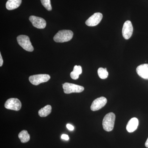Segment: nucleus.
<instances>
[{
	"label": "nucleus",
	"mask_w": 148,
	"mask_h": 148,
	"mask_svg": "<svg viewBox=\"0 0 148 148\" xmlns=\"http://www.w3.org/2000/svg\"><path fill=\"white\" fill-rule=\"evenodd\" d=\"M115 118V115L113 112L109 113L105 116L103 121V126L104 130L107 132H110L113 130Z\"/></svg>",
	"instance_id": "2"
},
{
	"label": "nucleus",
	"mask_w": 148,
	"mask_h": 148,
	"mask_svg": "<svg viewBox=\"0 0 148 148\" xmlns=\"http://www.w3.org/2000/svg\"><path fill=\"white\" fill-rule=\"evenodd\" d=\"M51 107L50 105H47L39 110V115L42 117L47 116L51 113Z\"/></svg>",
	"instance_id": "15"
},
{
	"label": "nucleus",
	"mask_w": 148,
	"mask_h": 148,
	"mask_svg": "<svg viewBox=\"0 0 148 148\" xmlns=\"http://www.w3.org/2000/svg\"><path fill=\"white\" fill-rule=\"evenodd\" d=\"M103 14L100 12H96L90 16L86 21V24L89 27H94L100 23L103 18Z\"/></svg>",
	"instance_id": "7"
},
{
	"label": "nucleus",
	"mask_w": 148,
	"mask_h": 148,
	"mask_svg": "<svg viewBox=\"0 0 148 148\" xmlns=\"http://www.w3.org/2000/svg\"><path fill=\"white\" fill-rule=\"evenodd\" d=\"M42 4L47 10L51 11L52 10L50 0H41Z\"/></svg>",
	"instance_id": "18"
},
{
	"label": "nucleus",
	"mask_w": 148,
	"mask_h": 148,
	"mask_svg": "<svg viewBox=\"0 0 148 148\" xmlns=\"http://www.w3.org/2000/svg\"><path fill=\"white\" fill-rule=\"evenodd\" d=\"M50 79V76L47 74H38L29 77V80L32 84L36 86L42 83L47 82Z\"/></svg>",
	"instance_id": "4"
},
{
	"label": "nucleus",
	"mask_w": 148,
	"mask_h": 148,
	"mask_svg": "<svg viewBox=\"0 0 148 148\" xmlns=\"http://www.w3.org/2000/svg\"><path fill=\"white\" fill-rule=\"evenodd\" d=\"M29 19L33 26L38 29H43L46 26V21L41 17L31 16L29 17Z\"/></svg>",
	"instance_id": "8"
},
{
	"label": "nucleus",
	"mask_w": 148,
	"mask_h": 148,
	"mask_svg": "<svg viewBox=\"0 0 148 148\" xmlns=\"http://www.w3.org/2000/svg\"><path fill=\"white\" fill-rule=\"evenodd\" d=\"M139 121L136 118H132L130 120L126 126V130L129 132H134L138 128Z\"/></svg>",
	"instance_id": "12"
},
{
	"label": "nucleus",
	"mask_w": 148,
	"mask_h": 148,
	"mask_svg": "<svg viewBox=\"0 0 148 148\" xmlns=\"http://www.w3.org/2000/svg\"><path fill=\"white\" fill-rule=\"evenodd\" d=\"M61 138L63 140H69V136L68 135H66V134H63V135H61Z\"/></svg>",
	"instance_id": "20"
},
{
	"label": "nucleus",
	"mask_w": 148,
	"mask_h": 148,
	"mask_svg": "<svg viewBox=\"0 0 148 148\" xmlns=\"http://www.w3.org/2000/svg\"><path fill=\"white\" fill-rule=\"evenodd\" d=\"M133 28L131 21L127 20L125 22L122 29V35L125 39H129L132 36Z\"/></svg>",
	"instance_id": "9"
},
{
	"label": "nucleus",
	"mask_w": 148,
	"mask_h": 148,
	"mask_svg": "<svg viewBox=\"0 0 148 148\" xmlns=\"http://www.w3.org/2000/svg\"><path fill=\"white\" fill-rule=\"evenodd\" d=\"M3 63V61L1 53H0V66L1 67L2 66Z\"/></svg>",
	"instance_id": "21"
},
{
	"label": "nucleus",
	"mask_w": 148,
	"mask_h": 148,
	"mask_svg": "<svg viewBox=\"0 0 148 148\" xmlns=\"http://www.w3.org/2000/svg\"><path fill=\"white\" fill-rule=\"evenodd\" d=\"M22 0H8L6 3V8L8 10H13L19 7Z\"/></svg>",
	"instance_id": "13"
},
{
	"label": "nucleus",
	"mask_w": 148,
	"mask_h": 148,
	"mask_svg": "<svg viewBox=\"0 0 148 148\" xmlns=\"http://www.w3.org/2000/svg\"><path fill=\"white\" fill-rule=\"evenodd\" d=\"M145 146L146 147L148 148V138L147 139V141L146 142L145 144Z\"/></svg>",
	"instance_id": "22"
},
{
	"label": "nucleus",
	"mask_w": 148,
	"mask_h": 148,
	"mask_svg": "<svg viewBox=\"0 0 148 148\" xmlns=\"http://www.w3.org/2000/svg\"><path fill=\"white\" fill-rule=\"evenodd\" d=\"M18 138H19L22 143H26L29 142L30 139V136L27 131L23 130L18 134Z\"/></svg>",
	"instance_id": "16"
},
{
	"label": "nucleus",
	"mask_w": 148,
	"mask_h": 148,
	"mask_svg": "<svg viewBox=\"0 0 148 148\" xmlns=\"http://www.w3.org/2000/svg\"><path fill=\"white\" fill-rule=\"evenodd\" d=\"M66 127L69 130H71V131H73L74 130V127L71 124H67L66 125Z\"/></svg>",
	"instance_id": "19"
},
{
	"label": "nucleus",
	"mask_w": 148,
	"mask_h": 148,
	"mask_svg": "<svg viewBox=\"0 0 148 148\" xmlns=\"http://www.w3.org/2000/svg\"><path fill=\"white\" fill-rule=\"evenodd\" d=\"M136 71L139 76L144 79H148V64H143L138 66Z\"/></svg>",
	"instance_id": "11"
},
{
	"label": "nucleus",
	"mask_w": 148,
	"mask_h": 148,
	"mask_svg": "<svg viewBox=\"0 0 148 148\" xmlns=\"http://www.w3.org/2000/svg\"><path fill=\"white\" fill-rule=\"evenodd\" d=\"M98 73L100 78L102 79H106L108 76V73L107 71V69H103L100 68L98 69Z\"/></svg>",
	"instance_id": "17"
},
{
	"label": "nucleus",
	"mask_w": 148,
	"mask_h": 148,
	"mask_svg": "<svg viewBox=\"0 0 148 148\" xmlns=\"http://www.w3.org/2000/svg\"><path fill=\"white\" fill-rule=\"evenodd\" d=\"M5 107L8 110L18 111L21 108V102L17 98H10L6 101Z\"/></svg>",
	"instance_id": "6"
},
{
	"label": "nucleus",
	"mask_w": 148,
	"mask_h": 148,
	"mask_svg": "<svg viewBox=\"0 0 148 148\" xmlns=\"http://www.w3.org/2000/svg\"><path fill=\"white\" fill-rule=\"evenodd\" d=\"M73 36V33L69 30L59 31L54 36L53 40L56 42H64L71 40Z\"/></svg>",
	"instance_id": "1"
},
{
	"label": "nucleus",
	"mask_w": 148,
	"mask_h": 148,
	"mask_svg": "<svg viewBox=\"0 0 148 148\" xmlns=\"http://www.w3.org/2000/svg\"><path fill=\"white\" fill-rule=\"evenodd\" d=\"M17 41L19 45L23 48L24 50L32 52L34 50L30 39L26 35H19L17 37Z\"/></svg>",
	"instance_id": "3"
},
{
	"label": "nucleus",
	"mask_w": 148,
	"mask_h": 148,
	"mask_svg": "<svg viewBox=\"0 0 148 148\" xmlns=\"http://www.w3.org/2000/svg\"><path fill=\"white\" fill-rule=\"evenodd\" d=\"M64 92L66 94H70L73 92H81L84 90V87L81 86L74 84L65 83L63 84Z\"/></svg>",
	"instance_id": "5"
},
{
	"label": "nucleus",
	"mask_w": 148,
	"mask_h": 148,
	"mask_svg": "<svg viewBox=\"0 0 148 148\" xmlns=\"http://www.w3.org/2000/svg\"><path fill=\"white\" fill-rule=\"evenodd\" d=\"M107 103V100L105 97H101L96 98L92 102L90 109L92 111L98 110L106 106Z\"/></svg>",
	"instance_id": "10"
},
{
	"label": "nucleus",
	"mask_w": 148,
	"mask_h": 148,
	"mask_svg": "<svg viewBox=\"0 0 148 148\" xmlns=\"http://www.w3.org/2000/svg\"><path fill=\"white\" fill-rule=\"evenodd\" d=\"M82 73V68L80 66H74L73 71L71 73V77L73 79L76 80L79 77V75Z\"/></svg>",
	"instance_id": "14"
}]
</instances>
